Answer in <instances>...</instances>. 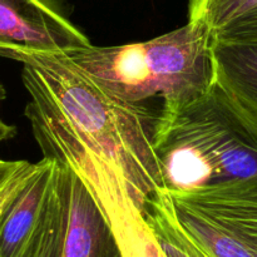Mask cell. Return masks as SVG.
Masks as SVG:
<instances>
[{
    "label": "cell",
    "instance_id": "6da1fadb",
    "mask_svg": "<svg viewBox=\"0 0 257 257\" xmlns=\"http://www.w3.org/2000/svg\"><path fill=\"white\" fill-rule=\"evenodd\" d=\"M5 58L22 63V74L34 80L78 136L122 173L141 210L153 193L166 190L155 148L160 115L110 94L63 53L15 50Z\"/></svg>",
    "mask_w": 257,
    "mask_h": 257
},
{
    "label": "cell",
    "instance_id": "7a4b0ae2",
    "mask_svg": "<svg viewBox=\"0 0 257 257\" xmlns=\"http://www.w3.org/2000/svg\"><path fill=\"white\" fill-rule=\"evenodd\" d=\"M213 35L190 22L147 42L63 52L110 94L132 104L162 99L158 120L170 119L216 83Z\"/></svg>",
    "mask_w": 257,
    "mask_h": 257
},
{
    "label": "cell",
    "instance_id": "3957f363",
    "mask_svg": "<svg viewBox=\"0 0 257 257\" xmlns=\"http://www.w3.org/2000/svg\"><path fill=\"white\" fill-rule=\"evenodd\" d=\"M155 148L170 192L257 177V122L217 82L158 120Z\"/></svg>",
    "mask_w": 257,
    "mask_h": 257
},
{
    "label": "cell",
    "instance_id": "277c9868",
    "mask_svg": "<svg viewBox=\"0 0 257 257\" xmlns=\"http://www.w3.org/2000/svg\"><path fill=\"white\" fill-rule=\"evenodd\" d=\"M32 132L43 158L70 166L84 181L109 222L120 256L168 257L122 173L78 136L58 108L42 110Z\"/></svg>",
    "mask_w": 257,
    "mask_h": 257
},
{
    "label": "cell",
    "instance_id": "5b68a950",
    "mask_svg": "<svg viewBox=\"0 0 257 257\" xmlns=\"http://www.w3.org/2000/svg\"><path fill=\"white\" fill-rule=\"evenodd\" d=\"M168 193L183 227L213 257H257V177Z\"/></svg>",
    "mask_w": 257,
    "mask_h": 257
},
{
    "label": "cell",
    "instance_id": "8992f818",
    "mask_svg": "<svg viewBox=\"0 0 257 257\" xmlns=\"http://www.w3.org/2000/svg\"><path fill=\"white\" fill-rule=\"evenodd\" d=\"M62 0H0V58L9 53H63L90 45Z\"/></svg>",
    "mask_w": 257,
    "mask_h": 257
},
{
    "label": "cell",
    "instance_id": "52a82bcc",
    "mask_svg": "<svg viewBox=\"0 0 257 257\" xmlns=\"http://www.w3.org/2000/svg\"><path fill=\"white\" fill-rule=\"evenodd\" d=\"M59 165L65 195L62 257H122L109 222L80 176Z\"/></svg>",
    "mask_w": 257,
    "mask_h": 257
},
{
    "label": "cell",
    "instance_id": "ba28073f",
    "mask_svg": "<svg viewBox=\"0 0 257 257\" xmlns=\"http://www.w3.org/2000/svg\"><path fill=\"white\" fill-rule=\"evenodd\" d=\"M38 170L0 216V257H24L58 177V163L43 158Z\"/></svg>",
    "mask_w": 257,
    "mask_h": 257
},
{
    "label": "cell",
    "instance_id": "9c48e42d",
    "mask_svg": "<svg viewBox=\"0 0 257 257\" xmlns=\"http://www.w3.org/2000/svg\"><path fill=\"white\" fill-rule=\"evenodd\" d=\"M216 82L257 122V40L213 39Z\"/></svg>",
    "mask_w": 257,
    "mask_h": 257
},
{
    "label": "cell",
    "instance_id": "30bf717a",
    "mask_svg": "<svg viewBox=\"0 0 257 257\" xmlns=\"http://www.w3.org/2000/svg\"><path fill=\"white\" fill-rule=\"evenodd\" d=\"M143 213L168 257H213L180 222L167 190L153 193Z\"/></svg>",
    "mask_w": 257,
    "mask_h": 257
},
{
    "label": "cell",
    "instance_id": "8fae6325",
    "mask_svg": "<svg viewBox=\"0 0 257 257\" xmlns=\"http://www.w3.org/2000/svg\"><path fill=\"white\" fill-rule=\"evenodd\" d=\"M64 230L65 195L60 171L58 170L57 182L24 257H62Z\"/></svg>",
    "mask_w": 257,
    "mask_h": 257
},
{
    "label": "cell",
    "instance_id": "7c38bea8",
    "mask_svg": "<svg viewBox=\"0 0 257 257\" xmlns=\"http://www.w3.org/2000/svg\"><path fill=\"white\" fill-rule=\"evenodd\" d=\"M257 12V0H190L188 20L205 25L212 35Z\"/></svg>",
    "mask_w": 257,
    "mask_h": 257
},
{
    "label": "cell",
    "instance_id": "4fadbf2b",
    "mask_svg": "<svg viewBox=\"0 0 257 257\" xmlns=\"http://www.w3.org/2000/svg\"><path fill=\"white\" fill-rule=\"evenodd\" d=\"M38 162L0 160V216L20 188L38 170Z\"/></svg>",
    "mask_w": 257,
    "mask_h": 257
},
{
    "label": "cell",
    "instance_id": "5bb4252c",
    "mask_svg": "<svg viewBox=\"0 0 257 257\" xmlns=\"http://www.w3.org/2000/svg\"><path fill=\"white\" fill-rule=\"evenodd\" d=\"M213 39L227 40H257V12L237 20L213 35Z\"/></svg>",
    "mask_w": 257,
    "mask_h": 257
},
{
    "label": "cell",
    "instance_id": "9a60e30c",
    "mask_svg": "<svg viewBox=\"0 0 257 257\" xmlns=\"http://www.w3.org/2000/svg\"><path fill=\"white\" fill-rule=\"evenodd\" d=\"M5 97H7V92H5L4 85L0 83V103L5 99ZM15 135H17V128L14 125L5 123L0 117V145L5 141L12 140Z\"/></svg>",
    "mask_w": 257,
    "mask_h": 257
}]
</instances>
